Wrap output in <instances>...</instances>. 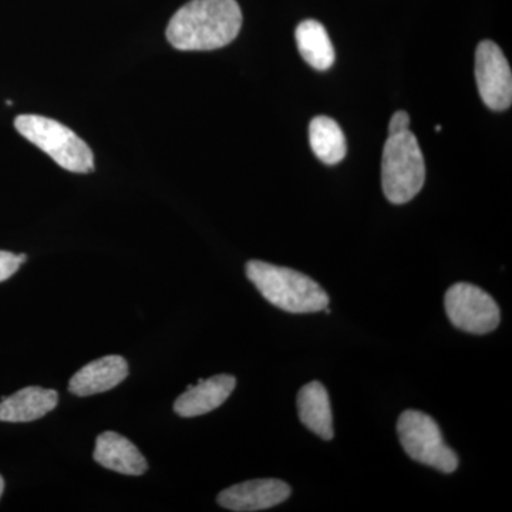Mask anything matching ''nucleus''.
<instances>
[{"instance_id": "f257e3e1", "label": "nucleus", "mask_w": 512, "mask_h": 512, "mask_svg": "<svg viewBox=\"0 0 512 512\" xmlns=\"http://www.w3.org/2000/svg\"><path fill=\"white\" fill-rule=\"evenodd\" d=\"M241 26L237 0H191L174 13L165 35L174 49L204 52L234 42Z\"/></svg>"}, {"instance_id": "f03ea898", "label": "nucleus", "mask_w": 512, "mask_h": 512, "mask_svg": "<svg viewBox=\"0 0 512 512\" xmlns=\"http://www.w3.org/2000/svg\"><path fill=\"white\" fill-rule=\"evenodd\" d=\"M245 272L266 301L282 311L315 313L329 306L325 289L302 272L262 261H249Z\"/></svg>"}, {"instance_id": "7ed1b4c3", "label": "nucleus", "mask_w": 512, "mask_h": 512, "mask_svg": "<svg viewBox=\"0 0 512 512\" xmlns=\"http://www.w3.org/2000/svg\"><path fill=\"white\" fill-rule=\"evenodd\" d=\"M15 128L64 170L79 174L94 170L92 148L59 121L36 114H22L16 117Z\"/></svg>"}, {"instance_id": "20e7f679", "label": "nucleus", "mask_w": 512, "mask_h": 512, "mask_svg": "<svg viewBox=\"0 0 512 512\" xmlns=\"http://www.w3.org/2000/svg\"><path fill=\"white\" fill-rule=\"evenodd\" d=\"M426 181V164L412 131L389 136L383 148L382 185L392 204L412 201Z\"/></svg>"}, {"instance_id": "39448f33", "label": "nucleus", "mask_w": 512, "mask_h": 512, "mask_svg": "<svg viewBox=\"0 0 512 512\" xmlns=\"http://www.w3.org/2000/svg\"><path fill=\"white\" fill-rule=\"evenodd\" d=\"M397 434L407 456L424 464L451 474L457 470L458 457L453 448L443 439L439 424L429 414L407 410L397 421Z\"/></svg>"}, {"instance_id": "423d86ee", "label": "nucleus", "mask_w": 512, "mask_h": 512, "mask_svg": "<svg viewBox=\"0 0 512 512\" xmlns=\"http://www.w3.org/2000/svg\"><path fill=\"white\" fill-rule=\"evenodd\" d=\"M444 306L450 322L463 332L485 335L500 325L497 302L476 285L458 282L451 286L444 296Z\"/></svg>"}, {"instance_id": "0eeeda50", "label": "nucleus", "mask_w": 512, "mask_h": 512, "mask_svg": "<svg viewBox=\"0 0 512 512\" xmlns=\"http://www.w3.org/2000/svg\"><path fill=\"white\" fill-rule=\"evenodd\" d=\"M476 79L478 92L491 110H507L512 103V73L503 50L491 40L477 47Z\"/></svg>"}, {"instance_id": "6e6552de", "label": "nucleus", "mask_w": 512, "mask_h": 512, "mask_svg": "<svg viewBox=\"0 0 512 512\" xmlns=\"http://www.w3.org/2000/svg\"><path fill=\"white\" fill-rule=\"evenodd\" d=\"M291 493V487L285 481L264 478L232 485L218 495L217 501L231 511H264L285 503Z\"/></svg>"}, {"instance_id": "1a4fd4ad", "label": "nucleus", "mask_w": 512, "mask_h": 512, "mask_svg": "<svg viewBox=\"0 0 512 512\" xmlns=\"http://www.w3.org/2000/svg\"><path fill=\"white\" fill-rule=\"evenodd\" d=\"M237 386L231 375H217L190 386L174 403V412L181 417H197L212 412L227 402Z\"/></svg>"}, {"instance_id": "9d476101", "label": "nucleus", "mask_w": 512, "mask_h": 512, "mask_svg": "<svg viewBox=\"0 0 512 512\" xmlns=\"http://www.w3.org/2000/svg\"><path fill=\"white\" fill-rule=\"evenodd\" d=\"M93 457L100 466L124 476H143L148 468L141 451L116 431H106L97 437Z\"/></svg>"}, {"instance_id": "9b49d317", "label": "nucleus", "mask_w": 512, "mask_h": 512, "mask_svg": "<svg viewBox=\"0 0 512 512\" xmlns=\"http://www.w3.org/2000/svg\"><path fill=\"white\" fill-rule=\"evenodd\" d=\"M128 376V363L121 356H104L82 367L70 379L69 392L86 397L109 392Z\"/></svg>"}, {"instance_id": "f8f14e48", "label": "nucleus", "mask_w": 512, "mask_h": 512, "mask_svg": "<svg viewBox=\"0 0 512 512\" xmlns=\"http://www.w3.org/2000/svg\"><path fill=\"white\" fill-rule=\"evenodd\" d=\"M59 394L56 390L30 386L19 390L0 403V421L6 423H29L42 419L56 409Z\"/></svg>"}, {"instance_id": "ddd939ff", "label": "nucleus", "mask_w": 512, "mask_h": 512, "mask_svg": "<svg viewBox=\"0 0 512 512\" xmlns=\"http://www.w3.org/2000/svg\"><path fill=\"white\" fill-rule=\"evenodd\" d=\"M299 420L322 440H332L333 414L328 390L320 382L305 384L298 393Z\"/></svg>"}, {"instance_id": "4468645a", "label": "nucleus", "mask_w": 512, "mask_h": 512, "mask_svg": "<svg viewBox=\"0 0 512 512\" xmlns=\"http://www.w3.org/2000/svg\"><path fill=\"white\" fill-rule=\"evenodd\" d=\"M295 37L299 53L313 69L325 72L333 66L335 49L322 23L313 19L303 20L296 28Z\"/></svg>"}, {"instance_id": "2eb2a0df", "label": "nucleus", "mask_w": 512, "mask_h": 512, "mask_svg": "<svg viewBox=\"0 0 512 512\" xmlns=\"http://www.w3.org/2000/svg\"><path fill=\"white\" fill-rule=\"evenodd\" d=\"M309 141L315 156L328 165L340 163L348 153L345 134L330 117L318 116L311 121Z\"/></svg>"}, {"instance_id": "dca6fc26", "label": "nucleus", "mask_w": 512, "mask_h": 512, "mask_svg": "<svg viewBox=\"0 0 512 512\" xmlns=\"http://www.w3.org/2000/svg\"><path fill=\"white\" fill-rule=\"evenodd\" d=\"M28 261L25 254L15 255L12 252L0 251V282L8 281L10 276L19 271L20 265Z\"/></svg>"}, {"instance_id": "f3484780", "label": "nucleus", "mask_w": 512, "mask_h": 512, "mask_svg": "<svg viewBox=\"0 0 512 512\" xmlns=\"http://www.w3.org/2000/svg\"><path fill=\"white\" fill-rule=\"evenodd\" d=\"M410 117L406 111H397L393 114L392 120L389 124V136H396V134L404 133L409 130Z\"/></svg>"}, {"instance_id": "a211bd4d", "label": "nucleus", "mask_w": 512, "mask_h": 512, "mask_svg": "<svg viewBox=\"0 0 512 512\" xmlns=\"http://www.w3.org/2000/svg\"><path fill=\"white\" fill-rule=\"evenodd\" d=\"M3 490H5V481H3L2 476H0V497H2Z\"/></svg>"}, {"instance_id": "6ab92c4d", "label": "nucleus", "mask_w": 512, "mask_h": 512, "mask_svg": "<svg viewBox=\"0 0 512 512\" xmlns=\"http://www.w3.org/2000/svg\"><path fill=\"white\" fill-rule=\"evenodd\" d=\"M436 131H437V133H440V131H441V127H440V126H437V127H436Z\"/></svg>"}]
</instances>
